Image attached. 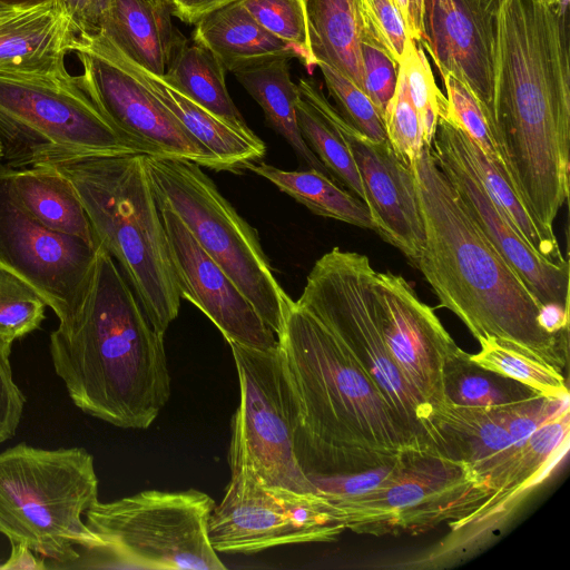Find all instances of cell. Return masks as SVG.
<instances>
[{
    "instance_id": "6da1fadb",
    "label": "cell",
    "mask_w": 570,
    "mask_h": 570,
    "mask_svg": "<svg viewBox=\"0 0 570 570\" xmlns=\"http://www.w3.org/2000/svg\"><path fill=\"white\" fill-rule=\"evenodd\" d=\"M568 11L544 0H495L490 129L505 176L540 232L569 196Z\"/></svg>"
},
{
    "instance_id": "7a4b0ae2",
    "label": "cell",
    "mask_w": 570,
    "mask_h": 570,
    "mask_svg": "<svg viewBox=\"0 0 570 570\" xmlns=\"http://www.w3.org/2000/svg\"><path fill=\"white\" fill-rule=\"evenodd\" d=\"M276 337L298 411L295 446L306 475L364 472L391 465L407 449H425L350 352L288 295Z\"/></svg>"
},
{
    "instance_id": "3957f363",
    "label": "cell",
    "mask_w": 570,
    "mask_h": 570,
    "mask_svg": "<svg viewBox=\"0 0 570 570\" xmlns=\"http://www.w3.org/2000/svg\"><path fill=\"white\" fill-rule=\"evenodd\" d=\"M431 148L423 145L411 166L424 227L416 268L478 342L493 338L562 374L568 334L541 326L540 304L470 217Z\"/></svg>"
},
{
    "instance_id": "277c9868",
    "label": "cell",
    "mask_w": 570,
    "mask_h": 570,
    "mask_svg": "<svg viewBox=\"0 0 570 570\" xmlns=\"http://www.w3.org/2000/svg\"><path fill=\"white\" fill-rule=\"evenodd\" d=\"M164 337L99 246L82 308L50 334V355L78 409L121 429L145 430L170 396Z\"/></svg>"
},
{
    "instance_id": "5b68a950",
    "label": "cell",
    "mask_w": 570,
    "mask_h": 570,
    "mask_svg": "<svg viewBox=\"0 0 570 570\" xmlns=\"http://www.w3.org/2000/svg\"><path fill=\"white\" fill-rule=\"evenodd\" d=\"M35 165L51 167L71 184L98 246L116 258L149 323L165 334L181 298L146 155H99L49 145L32 153L27 167Z\"/></svg>"
},
{
    "instance_id": "8992f818",
    "label": "cell",
    "mask_w": 570,
    "mask_h": 570,
    "mask_svg": "<svg viewBox=\"0 0 570 570\" xmlns=\"http://www.w3.org/2000/svg\"><path fill=\"white\" fill-rule=\"evenodd\" d=\"M98 501L92 455L82 448L20 443L0 453V533L58 563L76 548L105 550L81 515Z\"/></svg>"
},
{
    "instance_id": "52a82bcc",
    "label": "cell",
    "mask_w": 570,
    "mask_h": 570,
    "mask_svg": "<svg viewBox=\"0 0 570 570\" xmlns=\"http://www.w3.org/2000/svg\"><path fill=\"white\" fill-rule=\"evenodd\" d=\"M146 167L157 204L178 216L277 336L287 294L273 274L256 230L199 165L146 155Z\"/></svg>"
},
{
    "instance_id": "ba28073f",
    "label": "cell",
    "mask_w": 570,
    "mask_h": 570,
    "mask_svg": "<svg viewBox=\"0 0 570 570\" xmlns=\"http://www.w3.org/2000/svg\"><path fill=\"white\" fill-rule=\"evenodd\" d=\"M474 469L425 449H407L375 488L352 497L323 498L330 513L358 534H416L458 522L489 497Z\"/></svg>"
},
{
    "instance_id": "9c48e42d",
    "label": "cell",
    "mask_w": 570,
    "mask_h": 570,
    "mask_svg": "<svg viewBox=\"0 0 570 570\" xmlns=\"http://www.w3.org/2000/svg\"><path fill=\"white\" fill-rule=\"evenodd\" d=\"M366 255L334 247L316 261L296 303L350 352L391 407L428 449L429 406L391 357L379 324Z\"/></svg>"
},
{
    "instance_id": "30bf717a",
    "label": "cell",
    "mask_w": 570,
    "mask_h": 570,
    "mask_svg": "<svg viewBox=\"0 0 570 570\" xmlns=\"http://www.w3.org/2000/svg\"><path fill=\"white\" fill-rule=\"evenodd\" d=\"M215 501L196 489L145 490L95 502L86 524L119 562L139 569L224 570L208 523Z\"/></svg>"
},
{
    "instance_id": "8fae6325",
    "label": "cell",
    "mask_w": 570,
    "mask_h": 570,
    "mask_svg": "<svg viewBox=\"0 0 570 570\" xmlns=\"http://www.w3.org/2000/svg\"><path fill=\"white\" fill-rule=\"evenodd\" d=\"M228 344L240 395L232 419L230 472L244 471L267 487L317 493L297 458L298 411L278 344L269 350Z\"/></svg>"
},
{
    "instance_id": "7c38bea8",
    "label": "cell",
    "mask_w": 570,
    "mask_h": 570,
    "mask_svg": "<svg viewBox=\"0 0 570 570\" xmlns=\"http://www.w3.org/2000/svg\"><path fill=\"white\" fill-rule=\"evenodd\" d=\"M344 530L318 493L267 487L244 471L232 473L208 523L217 552L244 554L279 546L332 542Z\"/></svg>"
},
{
    "instance_id": "4fadbf2b",
    "label": "cell",
    "mask_w": 570,
    "mask_h": 570,
    "mask_svg": "<svg viewBox=\"0 0 570 570\" xmlns=\"http://www.w3.org/2000/svg\"><path fill=\"white\" fill-rule=\"evenodd\" d=\"M98 247L51 230L17 199L0 164V267L31 286L56 314L70 324L82 308L94 275Z\"/></svg>"
},
{
    "instance_id": "5bb4252c",
    "label": "cell",
    "mask_w": 570,
    "mask_h": 570,
    "mask_svg": "<svg viewBox=\"0 0 570 570\" xmlns=\"http://www.w3.org/2000/svg\"><path fill=\"white\" fill-rule=\"evenodd\" d=\"M72 51L83 69L82 75L77 76L79 86L120 131L149 148L154 157L181 158L200 167L223 170L104 36L77 37Z\"/></svg>"
},
{
    "instance_id": "9a60e30c",
    "label": "cell",
    "mask_w": 570,
    "mask_h": 570,
    "mask_svg": "<svg viewBox=\"0 0 570 570\" xmlns=\"http://www.w3.org/2000/svg\"><path fill=\"white\" fill-rule=\"evenodd\" d=\"M0 111L51 146L99 155L151 156L149 148L102 115L77 76L56 79L0 73Z\"/></svg>"
},
{
    "instance_id": "2e32d148",
    "label": "cell",
    "mask_w": 570,
    "mask_h": 570,
    "mask_svg": "<svg viewBox=\"0 0 570 570\" xmlns=\"http://www.w3.org/2000/svg\"><path fill=\"white\" fill-rule=\"evenodd\" d=\"M431 149L438 167L449 179L470 217L540 306L559 305L569 309V262L557 264L544 258L501 215L466 159L456 126L446 119H439Z\"/></svg>"
},
{
    "instance_id": "e0dca14e",
    "label": "cell",
    "mask_w": 570,
    "mask_h": 570,
    "mask_svg": "<svg viewBox=\"0 0 570 570\" xmlns=\"http://www.w3.org/2000/svg\"><path fill=\"white\" fill-rule=\"evenodd\" d=\"M372 291L389 353L431 413L445 403L442 368L458 345L433 308L417 297L402 275L375 271Z\"/></svg>"
},
{
    "instance_id": "ac0fdd59",
    "label": "cell",
    "mask_w": 570,
    "mask_h": 570,
    "mask_svg": "<svg viewBox=\"0 0 570 570\" xmlns=\"http://www.w3.org/2000/svg\"><path fill=\"white\" fill-rule=\"evenodd\" d=\"M158 205V204H157ZM167 233L179 296L200 309L227 343L269 350L275 333L169 208L158 205Z\"/></svg>"
},
{
    "instance_id": "d6986e66",
    "label": "cell",
    "mask_w": 570,
    "mask_h": 570,
    "mask_svg": "<svg viewBox=\"0 0 570 570\" xmlns=\"http://www.w3.org/2000/svg\"><path fill=\"white\" fill-rule=\"evenodd\" d=\"M327 111L356 164L374 232L416 268L424 227L412 168L395 155L387 140L377 142L362 135L330 101Z\"/></svg>"
},
{
    "instance_id": "ffe728a7",
    "label": "cell",
    "mask_w": 570,
    "mask_h": 570,
    "mask_svg": "<svg viewBox=\"0 0 570 570\" xmlns=\"http://www.w3.org/2000/svg\"><path fill=\"white\" fill-rule=\"evenodd\" d=\"M570 410L538 428L523 442L499 453L483 475L489 497L466 518L450 523V540L463 550L505 521L519 501L544 480L569 446Z\"/></svg>"
},
{
    "instance_id": "44dd1931",
    "label": "cell",
    "mask_w": 570,
    "mask_h": 570,
    "mask_svg": "<svg viewBox=\"0 0 570 570\" xmlns=\"http://www.w3.org/2000/svg\"><path fill=\"white\" fill-rule=\"evenodd\" d=\"M495 0H424L422 42L441 78L463 81L489 121L493 100Z\"/></svg>"
},
{
    "instance_id": "7402d4cb",
    "label": "cell",
    "mask_w": 570,
    "mask_h": 570,
    "mask_svg": "<svg viewBox=\"0 0 570 570\" xmlns=\"http://www.w3.org/2000/svg\"><path fill=\"white\" fill-rule=\"evenodd\" d=\"M77 33L55 0L32 8L0 6V73L66 79Z\"/></svg>"
},
{
    "instance_id": "603a6c76",
    "label": "cell",
    "mask_w": 570,
    "mask_h": 570,
    "mask_svg": "<svg viewBox=\"0 0 570 570\" xmlns=\"http://www.w3.org/2000/svg\"><path fill=\"white\" fill-rule=\"evenodd\" d=\"M122 58L146 88L220 164L223 170L238 173L262 161L266 154V146L252 130L236 128L191 101L161 77L139 68L124 56Z\"/></svg>"
},
{
    "instance_id": "cb8c5ba5",
    "label": "cell",
    "mask_w": 570,
    "mask_h": 570,
    "mask_svg": "<svg viewBox=\"0 0 570 570\" xmlns=\"http://www.w3.org/2000/svg\"><path fill=\"white\" fill-rule=\"evenodd\" d=\"M428 451L470 464L476 474L503 450L515 444L499 406L444 403L425 422Z\"/></svg>"
},
{
    "instance_id": "d4e9b609",
    "label": "cell",
    "mask_w": 570,
    "mask_h": 570,
    "mask_svg": "<svg viewBox=\"0 0 570 570\" xmlns=\"http://www.w3.org/2000/svg\"><path fill=\"white\" fill-rule=\"evenodd\" d=\"M171 16L147 0H111L100 35L134 65L163 77L185 41Z\"/></svg>"
},
{
    "instance_id": "484cf974",
    "label": "cell",
    "mask_w": 570,
    "mask_h": 570,
    "mask_svg": "<svg viewBox=\"0 0 570 570\" xmlns=\"http://www.w3.org/2000/svg\"><path fill=\"white\" fill-rule=\"evenodd\" d=\"M193 36L230 72L277 58L299 59L292 46L255 21L242 0H233L205 13L195 23Z\"/></svg>"
},
{
    "instance_id": "4316f807",
    "label": "cell",
    "mask_w": 570,
    "mask_h": 570,
    "mask_svg": "<svg viewBox=\"0 0 570 570\" xmlns=\"http://www.w3.org/2000/svg\"><path fill=\"white\" fill-rule=\"evenodd\" d=\"M12 190L22 207L40 224L99 247L89 218L71 184L45 165L8 167Z\"/></svg>"
},
{
    "instance_id": "83f0119b",
    "label": "cell",
    "mask_w": 570,
    "mask_h": 570,
    "mask_svg": "<svg viewBox=\"0 0 570 570\" xmlns=\"http://www.w3.org/2000/svg\"><path fill=\"white\" fill-rule=\"evenodd\" d=\"M289 60L287 58L272 59L238 69L233 73L261 106L267 124L293 148L301 165L333 179L301 134L296 118L298 88L291 78Z\"/></svg>"
},
{
    "instance_id": "f1b7e54d",
    "label": "cell",
    "mask_w": 570,
    "mask_h": 570,
    "mask_svg": "<svg viewBox=\"0 0 570 570\" xmlns=\"http://www.w3.org/2000/svg\"><path fill=\"white\" fill-rule=\"evenodd\" d=\"M315 62L340 71L365 92L357 0H302Z\"/></svg>"
},
{
    "instance_id": "f546056e",
    "label": "cell",
    "mask_w": 570,
    "mask_h": 570,
    "mask_svg": "<svg viewBox=\"0 0 570 570\" xmlns=\"http://www.w3.org/2000/svg\"><path fill=\"white\" fill-rule=\"evenodd\" d=\"M297 88L296 118L304 140L333 179L366 205L367 198L356 164L328 115V100L321 86L312 79L302 78Z\"/></svg>"
},
{
    "instance_id": "4dcf8cb0",
    "label": "cell",
    "mask_w": 570,
    "mask_h": 570,
    "mask_svg": "<svg viewBox=\"0 0 570 570\" xmlns=\"http://www.w3.org/2000/svg\"><path fill=\"white\" fill-rule=\"evenodd\" d=\"M225 68L217 57L196 40L175 51L165 75L169 86L238 129L252 130L233 102L225 82Z\"/></svg>"
},
{
    "instance_id": "1f68e13d",
    "label": "cell",
    "mask_w": 570,
    "mask_h": 570,
    "mask_svg": "<svg viewBox=\"0 0 570 570\" xmlns=\"http://www.w3.org/2000/svg\"><path fill=\"white\" fill-rule=\"evenodd\" d=\"M248 170L266 178L281 191L306 206L312 213L334 218L361 228L375 229L366 205L343 189L331 177L315 170H283L265 163H257Z\"/></svg>"
},
{
    "instance_id": "d6a6232c",
    "label": "cell",
    "mask_w": 570,
    "mask_h": 570,
    "mask_svg": "<svg viewBox=\"0 0 570 570\" xmlns=\"http://www.w3.org/2000/svg\"><path fill=\"white\" fill-rule=\"evenodd\" d=\"M444 402L461 406H500L540 395L538 391L472 362L456 346L442 368Z\"/></svg>"
},
{
    "instance_id": "836d02e7",
    "label": "cell",
    "mask_w": 570,
    "mask_h": 570,
    "mask_svg": "<svg viewBox=\"0 0 570 570\" xmlns=\"http://www.w3.org/2000/svg\"><path fill=\"white\" fill-rule=\"evenodd\" d=\"M458 135L466 159L501 215L537 253L552 263H566L558 240L549 239L540 232L503 171L459 128Z\"/></svg>"
},
{
    "instance_id": "e575fe53",
    "label": "cell",
    "mask_w": 570,
    "mask_h": 570,
    "mask_svg": "<svg viewBox=\"0 0 570 570\" xmlns=\"http://www.w3.org/2000/svg\"><path fill=\"white\" fill-rule=\"evenodd\" d=\"M479 344L480 352L469 354L470 360L478 365L513 379L546 396L569 395L563 374L493 338L483 340Z\"/></svg>"
},
{
    "instance_id": "d590c367",
    "label": "cell",
    "mask_w": 570,
    "mask_h": 570,
    "mask_svg": "<svg viewBox=\"0 0 570 570\" xmlns=\"http://www.w3.org/2000/svg\"><path fill=\"white\" fill-rule=\"evenodd\" d=\"M399 66L404 70L412 101L421 118L424 145L432 147L439 119L448 116V100L435 83L423 46L410 36Z\"/></svg>"
},
{
    "instance_id": "8d00e7d4",
    "label": "cell",
    "mask_w": 570,
    "mask_h": 570,
    "mask_svg": "<svg viewBox=\"0 0 570 570\" xmlns=\"http://www.w3.org/2000/svg\"><path fill=\"white\" fill-rule=\"evenodd\" d=\"M245 9L267 32L292 46L308 73L313 72V60L306 17L302 0H242Z\"/></svg>"
},
{
    "instance_id": "74e56055",
    "label": "cell",
    "mask_w": 570,
    "mask_h": 570,
    "mask_svg": "<svg viewBox=\"0 0 570 570\" xmlns=\"http://www.w3.org/2000/svg\"><path fill=\"white\" fill-rule=\"evenodd\" d=\"M47 304L27 283L0 267V338L12 344L39 328Z\"/></svg>"
},
{
    "instance_id": "f35d334b",
    "label": "cell",
    "mask_w": 570,
    "mask_h": 570,
    "mask_svg": "<svg viewBox=\"0 0 570 570\" xmlns=\"http://www.w3.org/2000/svg\"><path fill=\"white\" fill-rule=\"evenodd\" d=\"M382 118L391 148L411 168L424 145L423 128L410 95L404 70L400 66L395 92Z\"/></svg>"
},
{
    "instance_id": "ab89813d",
    "label": "cell",
    "mask_w": 570,
    "mask_h": 570,
    "mask_svg": "<svg viewBox=\"0 0 570 570\" xmlns=\"http://www.w3.org/2000/svg\"><path fill=\"white\" fill-rule=\"evenodd\" d=\"M446 90V120L461 129L480 150L505 175L489 121L479 100L469 87L448 72L443 78Z\"/></svg>"
},
{
    "instance_id": "60d3db41",
    "label": "cell",
    "mask_w": 570,
    "mask_h": 570,
    "mask_svg": "<svg viewBox=\"0 0 570 570\" xmlns=\"http://www.w3.org/2000/svg\"><path fill=\"white\" fill-rule=\"evenodd\" d=\"M316 67L341 116L367 138L377 142L386 141L383 118L367 95L331 66L317 62Z\"/></svg>"
},
{
    "instance_id": "b9f144b4",
    "label": "cell",
    "mask_w": 570,
    "mask_h": 570,
    "mask_svg": "<svg viewBox=\"0 0 570 570\" xmlns=\"http://www.w3.org/2000/svg\"><path fill=\"white\" fill-rule=\"evenodd\" d=\"M357 10L361 30L371 35L399 66L409 35L393 0H357Z\"/></svg>"
},
{
    "instance_id": "7bdbcfd3",
    "label": "cell",
    "mask_w": 570,
    "mask_h": 570,
    "mask_svg": "<svg viewBox=\"0 0 570 570\" xmlns=\"http://www.w3.org/2000/svg\"><path fill=\"white\" fill-rule=\"evenodd\" d=\"M365 94L381 116L393 97L399 66L387 51L367 32L360 33Z\"/></svg>"
},
{
    "instance_id": "ee69618b",
    "label": "cell",
    "mask_w": 570,
    "mask_h": 570,
    "mask_svg": "<svg viewBox=\"0 0 570 570\" xmlns=\"http://www.w3.org/2000/svg\"><path fill=\"white\" fill-rule=\"evenodd\" d=\"M505 426L515 444L532 432L570 410L569 395L552 397L537 395L523 401L499 406Z\"/></svg>"
},
{
    "instance_id": "f6af8a7d",
    "label": "cell",
    "mask_w": 570,
    "mask_h": 570,
    "mask_svg": "<svg viewBox=\"0 0 570 570\" xmlns=\"http://www.w3.org/2000/svg\"><path fill=\"white\" fill-rule=\"evenodd\" d=\"M11 343L0 338V444L16 434L26 397L12 377Z\"/></svg>"
},
{
    "instance_id": "bcb514c9",
    "label": "cell",
    "mask_w": 570,
    "mask_h": 570,
    "mask_svg": "<svg viewBox=\"0 0 570 570\" xmlns=\"http://www.w3.org/2000/svg\"><path fill=\"white\" fill-rule=\"evenodd\" d=\"M78 37L101 33L111 0H55Z\"/></svg>"
},
{
    "instance_id": "7dc6e473",
    "label": "cell",
    "mask_w": 570,
    "mask_h": 570,
    "mask_svg": "<svg viewBox=\"0 0 570 570\" xmlns=\"http://www.w3.org/2000/svg\"><path fill=\"white\" fill-rule=\"evenodd\" d=\"M233 0H174L173 16L196 23L205 13Z\"/></svg>"
},
{
    "instance_id": "c3c4849f",
    "label": "cell",
    "mask_w": 570,
    "mask_h": 570,
    "mask_svg": "<svg viewBox=\"0 0 570 570\" xmlns=\"http://www.w3.org/2000/svg\"><path fill=\"white\" fill-rule=\"evenodd\" d=\"M1 569H43L42 560H38L33 551L23 544H12V552Z\"/></svg>"
},
{
    "instance_id": "681fc988",
    "label": "cell",
    "mask_w": 570,
    "mask_h": 570,
    "mask_svg": "<svg viewBox=\"0 0 570 570\" xmlns=\"http://www.w3.org/2000/svg\"><path fill=\"white\" fill-rule=\"evenodd\" d=\"M423 8L424 0H409L407 35L421 45L424 39Z\"/></svg>"
},
{
    "instance_id": "f907efd6",
    "label": "cell",
    "mask_w": 570,
    "mask_h": 570,
    "mask_svg": "<svg viewBox=\"0 0 570 570\" xmlns=\"http://www.w3.org/2000/svg\"><path fill=\"white\" fill-rule=\"evenodd\" d=\"M53 0H0V6L13 8H32L48 4Z\"/></svg>"
},
{
    "instance_id": "816d5d0a",
    "label": "cell",
    "mask_w": 570,
    "mask_h": 570,
    "mask_svg": "<svg viewBox=\"0 0 570 570\" xmlns=\"http://www.w3.org/2000/svg\"><path fill=\"white\" fill-rule=\"evenodd\" d=\"M397 11L400 12L406 28L409 26V0H393Z\"/></svg>"
},
{
    "instance_id": "f5cc1de1",
    "label": "cell",
    "mask_w": 570,
    "mask_h": 570,
    "mask_svg": "<svg viewBox=\"0 0 570 570\" xmlns=\"http://www.w3.org/2000/svg\"><path fill=\"white\" fill-rule=\"evenodd\" d=\"M147 1L161 8V9H165V10L171 12V14H173L174 0H147Z\"/></svg>"
},
{
    "instance_id": "db71d44e",
    "label": "cell",
    "mask_w": 570,
    "mask_h": 570,
    "mask_svg": "<svg viewBox=\"0 0 570 570\" xmlns=\"http://www.w3.org/2000/svg\"><path fill=\"white\" fill-rule=\"evenodd\" d=\"M547 4L551 6V7H554L557 8L558 6H560V3L562 2V0H544Z\"/></svg>"
},
{
    "instance_id": "11a10c76",
    "label": "cell",
    "mask_w": 570,
    "mask_h": 570,
    "mask_svg": "<svg viewBox=\"0 0 570 570\" xmlns=\"http://www.w3.org/2000/svg\"><path fill=\"white\" fill-rule=\"evenodd\" d=\"M2 157H3V150H2L1 142H0V160L2 159Z\"/></svg>"
}]
</instances>
